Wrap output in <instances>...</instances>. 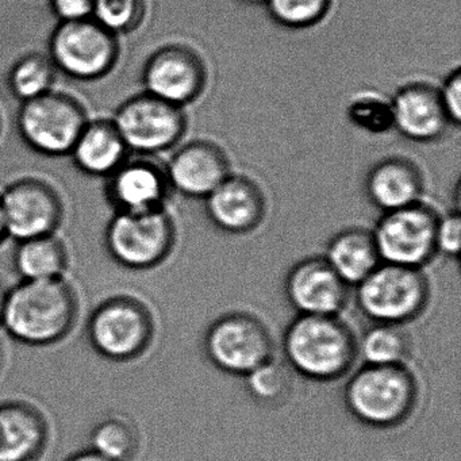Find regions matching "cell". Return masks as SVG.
<instances>
[{"label":"cell","instance_id":"obj_1","mask_svg":"<svg viewBox=\"0 0 461 461\" xmlns=\"http://www.w3.org/2000/svg\"><path fill=\"white\" fill-rule=\"evenodd\" d=\"M79 315V296L63 279L20 280L7 291L2 323L10 339L28 347H50L63 341Z\"/></svg>","mask_w":461,"mask_h":461},{"label":"cell","instance_id":"obj_2","mask_svg":"<svg viewBox=\"0 0 461 461\" xmlns=\"http://www.w3.org/2000/svg\"><path fill=\"white\" fill-rule=\"evenodd\" d=\"M355 333L339 315H298L285 329L283 353L291 371L312 382L344 377L358 356Z\"/></svg>","mask_w":461,"mask_h":461},{"label":"cell","instance_id":"obj_3","mask_svg":"<svg viewBox=\"0 0 461 461\" xmlns=\"http://www.w3.org/2000/svg\"><path fill=\"white\" fill-rule=\"evenodd\" d=\"M420 383L406 366L366 364L348 380L344 403L363 425L391 429L406 422L417 409Z\"/></svg>","mask_w":461,"mask_h":461},{"label":"cell","instance_id":"obj_4","mask_svg":"<svg viewBox=\"0 0 461 461\" xmlns=\"http://www.w3.org/2000/svg\"><path fill=\"white\" fill-rule=\"evenodd\" d=\"M149 307L131 295H113L96 304L86 326L88 342L101 357L128 363L141 357L155 339Z\"/></svg>","mask_w":461,"mask_h":461},{"label":"cell","instance_id":"obj_5","mask_svg":"<svg viewBox=\"0 0 461 461\" xmlns=\"http://www.w3.org/2000/svg\"><path fill=\"white\" fill-rule=\"evenodd\" d=\"M174 218L166 209L114 212L104 229L112 260L131 271H148L167 260L176 245Z\"/></svg>","mask_w":461,"mask_h":461},{"label":"cell","instance_id":"obj_6","mask_svg":"<svg viewBox=\"0 0 461 461\" xmlns=\"http://www.w3.org/2000/svg\"><path fill=\"white\" fill-rule=\"evenodd\" d=\"M356 302L374 323L403 326L420 318L430 302V282L422 269L382 263L360 285Z\"/></svg>","mask_w":461,"mask_h":461},{"label":"cell","instance_id":"obj_7","mask_svg":"<svg viewBox=\"0 0 461 461\" xmlns=\"http://www.w3.org/2000/svg\"><path fill=\"white\" fill-rule=\"evenodd\" d=\"M58 72L77 82H95L112 74L120 60V37L94 18L61 23L48 42Z\"/></svg>","mask_w":461,"mask_h":461},{"label":"cell","instance_id":"obj_8","mask_svg":"<svg viewBox=\"0 0 461 461\" xmlns=\"http://www.w3.org/2000/svg\"><path fill=\"white\" fill-rule=\"evenodd\" d=\"M87 122L85 106L75 96L56 91L23 102L17 115L21 139L47 158L69 156Z\"/></svg>","mask_w":461,"mask_h":461},{"label":"cell","instance_id":"obj_9","mask_svg":"<svg viewBox=\"0 0 461 461\" xmlns=\"http://www.w3.org/2000/svg\"><path fill=\"white\" fill-rule=\"evenodd\" d=\"M268 326L249 312H229L207 328L203 350L210 363L229 375L245 377L274 358Z\"/></svg>","mask_w":461,"mask_h":461},{"label":"cell","instance_id":"obj_10","mask_svg":"<svg viewBox=\"0 0 461 461\" xmlns=\"http://www.w3.org/2000/svg\"><path fill=\"white\" fill-rule=\"evenodd\" d=\"M441 215L428 204L393 210L377 221L372 236L382 263L422 269L437 253V226Z\"/></svg>","mask_w":461,"mask_h":461},{"label":"cell","instance_id":"obj_11","mask_svg":"<svg viewBox=\"0 0 461 461\" xmlns=\"http://www.w3.org/2000/svg\"><path fill=\"white\" fill-rule=\"evenodd\" d=\"M129 152L147 158L174 148L187 128L183 107L148 93L120 104L112 118Z\"/></svg>","mask_w":461,"mask_h":461},{"label":"cell","instance_id":"obj_12","mask_svg":"<svg viewBox=\"0 0 461 461\" xmlns=\"http://www.w3.org/2000/svg\"><path fill=\"white\" fill-rule=\"evenodd\" d=\"M7 237L15 241L56 234L64 221V202L59 191L40 177H23L0 194Z\"/></svg>","mask_w":461,"mask_h":461},{"label":"cell","instance_id":"obj_13","mask_svg":"<svg viewBox=\"0 0 461 461\" xmlns=\"http://www.w3.org/2000/svg\"><path fill=\"white\" fill-rule=\"evenodd\" d=\"M207 82L203 59L185 45H166L156 50L142 69L145 93L183 107L195 101Z\"/></svg>","mask_w":461,"mask_h":461},{"label":"cell","instance_id":"obj_14","mask_svg":"<svg viewBox=\"0 0 461 461\" xmlns=\"http://www.w3.org/2000/svg\"><path fill=\"white\" fill-rule=\"evenodd\" d=\"M285 293L298 315H339L349 301V285L325 258L296 263L285 277Z\"/></svg>","mask_w":461,"mask_h":461},{"label":"cell","instance_id":"obj_15","mask_svg":"<svg viewBox=\"0 0 461 461\" xmlns=\"http://www.w3.org/2000/svg\"><path fill=\"white\" fill-rule=\"evenodd\" d=\"M169 183L166 169L147 158H129L106 177L104 196L114 212L164 209Z\"/></svg>","mask_w":461,"mask_h":461},{"label":"cell","instance_id":"obj_16","mask_svg":"<svg viewBox=\"0 0 461 461\" xmlns=\"http://www.w3.org/2000/svg\"><path fill=\"white\" fill-rule=\"evenodd\" d=\"M206 212L212 225L229 234H248L263 223L267 199L249 177L229 175L206 198Z\"/></svg>","mask_w":461,"mask_h":461},{"label":"cell","instance_id":"obj_17","mask_svg":"<svg viewBox=\"0 0 461 461\" xmlns=\"http://www.w3.org/2000/svg\"><path fill=\"white\" fill-rule=\"evenodd\" d=\"M169 187L190 198L206 199L230 175L228 156L220 147L195 141L180 148L166 168Z\"/></svg>","mask_w":461,"mask_h":461},{"label":"cell","instance_id":"obj_18","mask_svg":"<svg viewBox=\"0 0 461 461\" xmlns=\"http://www.w3.org/2000/svg\"><path fill=\"white\" fill-rule=\"evenodd\" d=\"M390 104L393 128L411 141H436L445 136L452 125L438 90L426 83L404 86Z\"/></svg>","mask_w":461,"mask_h":461},{"label":"cell","instance_id":"obj_19","mask_svg":"<svg viewBox=\"0 0 461 461\" xmlns=\"http://www.w3.org/2000/svg\"><path fill=\"white\" fill-rule=\"evenodd\" d=\"M50 441V423L29 402H0V461H36Z\"/></svg>","mask_w":461,"mask_h":461},{"label":"cell","instance_id":"obj_20","mask_svg":"<svg viewBox=\"0 0 461 461\" xmlns=\"http://www.w3.org/2000/svg\"><path fill=\"white\" fill-rule=\"evenodd\" d=\"M423 175L404 158H388L372 167L366 180L369 201L383 212L418 203L423 193Z\"/></svg>","mask_w":461,"mask_h":461},{"label":"cell","instance_id":"obj_21","mask_svg":"<svg viewBox=\"0 0 461 461\" xmlns=\"http://www.w3.org/2000/svg\"><path fill=\"white\" fill-rule=\"evenodd\" d=\"M129 149L113 120H88L69 158L82 174L109 177L129 158Z\"/></svg>","mask_w":461,"mask_h":461},{"label":"cell","instance_id":"obj_22","mask_svg":"<svg viewBox=\"0 0 461 461\" xmlns=\"http://www.w3.org/2000/svg\"><path fill=\"white\" fill-rule=\"evenodd\" d=\"M325 260L348 285H358L382 264L372 231L352 228L329 242Z\"/></svg>","mask_w":461,"mask_h":461},{"label":"cell","instance_id":"obj_23","mask_svg":"<svg viewBox=\"0 0 461 461\" xmlns=\"http://www.w3.org/2000/svg\"><path fill=\"white\" fill-rule=\"evenodd\" d=\"M13 267L21 280L44 282L63 279L69 267V253L56 234L17 242Z\"/></svg>","mask_w":461,"mask_h":461},{"label":"cell","instance_id":"obj_24","mask_svg":"<svg viewBox=\"0 0 461 461\" xmlns=\"http://www.w3.org/2000/svg\"><path fill=\"white\" fill-rule=\"evenodd\" d=\"M90 449L109 461H131L140 449L139 428L125 415H107L94 425Z\"/></svg>","mask_w":461,"mask_h":461},{"label":"cell","instance_id":"obj_25","mask_svg":"<svg viewBox=\"0 0 461 461\" xmlns=\"http://www.w3.org/2000/svg\"><path fill=\"white\" fill-rule=\"evenodd\" d=\"M358 353L371 366H406L412 344L403 326L374 323L357 342Z\"/></svg>","mask_w":461,"mask_h":461},{"label":"cell","instance_id":"obj_26","mask_svg":"<svg viewBox=\"0 0 461 461\" xmlns=\"http://www.w3.org/2000/svg\"><path fill=\"white\" fill-rule=\"evenodd\" d=\"M56 74L58 69L50 56L37 52L26 53L13 64L7 77V85L13 96L23 104L53 91Z\"/></svg>","mask_w":461,"mask_h":461},{"label":"cell","instance_id":"obj_27","mask_svg":"<svg viewBox=\"0 0 461 461\" xmlns=\"http://www.w3.org/2000/svg\"><path fill=\"white\" fill-rule=\"evenodd\" d=\"M245 382L253 399L269 406H277L287 401L294 390L290 366L276 363L274 358L247 375Z\"/></svg>","mask_w":461,"mask_h":461},{"label":"cell","instance_id":"obj_28","mask_svg":"<svg viewBox=\"0 0 461 461\" xmlns=\"http://www.w3.org/2000/svg\"><path fill=\"white\" fill-rule=\"evenodd\" d=\"M147 13L148 0H94V20L118 37L137 31Z\"/></svg>","mask_w":461,"mask_h":461},{"label":"cell","instance_id":"obj_29","mask_svg":"<svg viewBox=\"0 0 461 461\" xmlns=\"http://www.w3.org/2000/svg\"><path fill=\"white\" fill-rule=\"evenodd\" d=\"M269 14L285 28L306 29L317 25L330 10L331 0H267Z\"/></svg>","mask_w":461,"mask_h":461},{"label":"cell","instance_id":"obj_30","mask_svg":"<svg viewBox=\"0 0 461 461\" xmlns=\"http://www.w3.org/2000/svg\"><path fill=\"white\" fill-rule=\"evenodd\" d=\"M349 120L369 133H385L393 128L391 104L374 96H364L350 104Z\"/></svg>","mask_w":461,"mask_h":461},{"label":"cell","instance_id":"obj_31","mask_svg":"<svg viewBox=\"0 0 461 461\" xmlns=\"http://www.w3.org/2000/svg\"><path fill=\"white\" fill-rule=\"evenodd\" d=\"M461 220L458 212L439 217L437 226V253L457 258L460 253Z\"/></svg>","mask_w":461,"mask_h":461},{"label":"cell","instance_id":"obj_32","mask_svg":"<svg viewBox=\"0 0 461 461\" xmlns=\"http://www.w3.org/2000/svg\"><path fill=\"white\" fill-rule=\"evenodd\" d=\"M439 99L449 122L457 126L461 120V71L456 68L445 79L438 90Z\"/></svg>","mask_w":461,"mask_h":461},{"label":"cell","instance_id":"obj_33","mask_svg":"<svg viewBox=\"0 0 461 461\" xmlns=\"http://www.w3.org/2000/svg\"><path fill=\"white\" fill-rule=\"evenodd\" d=\"M50 6L59 23L93 18L94 0H50Z\"/></svg>","mask_w":461,"mask_h":461},{"label":"cell","instance_id":"obj_34","mask_svg":"<svg viewBox=\"0 0 461 461\" xmlns=\"http://www.w3.org/2000/svg\"><path fill=\"white\" fill-rule=\"evenodd\" d=\"M66 461H109L107 458L102 457L98 453L91 450L90 447L86 450H80V452L75 453V455L69 456Z\"/></svg>","mask_w":461,"mask_h":461},{"label":"cell","instance_id":"obj_35","mask_svg":"<svg viewBox=\"0 0 461 461\" xmlns=\"http://www.w3.org/2000/svg\"><path fill=\"white\" fill-rule=\"evenodd\" d=\"M7 291L9 288L0 280V323H2V317H4L5 304H6Z\"/></svg>","mask_w":461,"mask_h":461},{"label":"cell","instance_id":"obj_36","mask_svg":"<svg viewBox=\"0 0 461 461\" xmlns=\"http://www.w3.org/2000/svg\"><path fill=\"white\" fill-rule=\"evenodd\" d=\"M7 239L6 228H5L4 214H2V207H0V245Z\"/></svg>","mask_w":461,"mask_h":461},{"label":"cell","instance_id":"obj_37","mask_svg":"<svg viewBox=\"0 0 461 461\" xmlns=\"http://www.w3.org/2000/svg\"><path fill=\"white\" fill-rule=\"evenodd\" d=\"M245 2H249V4H263V2H267V0H245Z\"/></svg>","mask_w":461,"mask_h":461},{"label":"cell","instance_id":"obj_38","mask_svg":"<svg viewBox=\"0 0 461 461\" xmlns=\"http://www.w3.org/2000/svg\"><path fill=\"white\" fill-rule=\"evenodd\" d=\"M2 361H4V352H2V347H0V366H2Z\"/></svg>","mask_w":461,"mask_h":461},{"label":"cell","instance_id":"obj_39","mask_svg":"<svg viewBox=\"0 0 461 461\" xmlns=\"http://www.w3.org/2000/svg\"><path fill=\"white\" fill-rule=\"evenodd\" d=\"M0 131H2V117H0Z\"/></svg>","mask_w":461,"mask_h":461}]
</instances>
